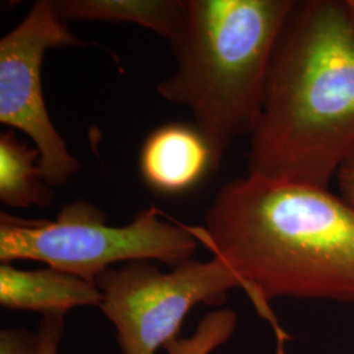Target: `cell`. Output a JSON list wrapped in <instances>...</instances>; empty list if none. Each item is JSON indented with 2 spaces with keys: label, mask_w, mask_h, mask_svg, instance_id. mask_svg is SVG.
I'll list each match as a JSON object with an SVG mask.
<instances>
[{
  "label": "cell",
  "mask_w": 354,
  "mask_h": 354,
  "mask_svg": "<svg viewBox=\"0 0 354 354\" xmlns=\"http://www.w3.org/2000/svg\"><path fill=\"white\" fill-rule=\"evenodd\" d=\"M190 230L235 273L279 353L289 335L273 299L354 304V206L328 188L248 174L223 185Z\"/></svg>",
  "instance_id": "6da1fadb"
},
{
  "label": "cell",
  "mask_w": 354,
  "mask_h": 354,
  "mask_svg": "<svg viewBox=\"0 0 354 354\" xmlns=\"http://www.w3.org/2000/svg\"><path fill=\"white\" fill-rule=\"evenodd\" d=\"M150 206L125 226H111L102 209L86 200L66 203L54 221L0 214V261H39L93 282L118 263L158 260L175 268L201 243L190 226L163 219Z\"/></svg>",
  "instance_id": "277c9868"
},
{
  "label": "cell",
  "mask_w": 354,
  "mask_h": 354,
  "mask_svg": "<svg viewBox=\"0 0 354 354\" xmlns=\"http://www.w3.org/2000/svg\"><path fill=\"white\" fill-rule=\"evenodd\" d=\"M336 183L342 198L354 206V156L339 171Z\"/></svg>",
  "instance_id": "5bb4252c"
},
{
  "label": "cell",
  "mask_w": 354,
  "mask_h": 354,
  "mask_svg": "<svg viewBox=\"0 0 354 354\" xmlns=\"http://www.w3.org/2000/svg\"><path fill=\"white\" fill-rule=\"evenodd\" d=\"M84 45L53 0L36 1L21 23L0 39V124L23 131L35 143L50 187L64 185L80 163L51 122L42 93V61L53 49Z\"/></svg>",
  "instance_id": "8992f818"
},
{
  "label": "cell",
  "mask_w": 354,
  "mask_h": 354,
  "mask_svg": "<svg viewBox=\"0 0 354 354\" xmlns=\"http://www.w3.org/2000/svg\"><path fill=\"white\" fill-rule=\"evenodd\" d=\"M57 7L68 21L131 23L172 42L184 23V0H59Z\"/></svg>",
  "instance_id": "9c48e42d"
},
{
  "label": "cell",
  "mask_w": 354,
  "mask_h": 354,
  "mask_svg": "<svg viewBox=\"0 0 354 354\" xmlns=\"http://www.w3.org/2000/svg\"><path fill=\"white\" fill-rule=\"evenodd\" d=\"M0 354H38L37 333L20 328L1 329Z\"/></svg>",
  "instance_id": "4fadbf2b"
},
{
  "label": "cell",
  "mask_w": 354,
  "mask_h": 354,
  "mask_svg": "<svg viewBox=\"0 0 354 354\" xmlns=\"http://www.w3.org/2000/svg\"><path fill=\"white\" fill-rule=\"evenodd\" d=\"M344 4H345L346 12H348L349 20H351L354 29V0H344Z\"/></svg>",
  "instance_id": "9a60e30c"
},
{
  "label": "cell",
  "mask_w": 354,
  "mask_h": 354,
  "mask_svg": "<svg viewBox=\"0 0 354 354\" xmlns=\"http://www.w3.org/2000/svg\"><path fill=\"white\" fill-rule=\"evenodd\" d=\"M140 171L150 189L174 196L193 189L216 169L213 151L200 130L171 122L155 129L143 142Z\"/></svg>",
  "instance_id": "52a82bcc"
},
{
  "label": "cell",
  "mask_w": 354,
  "mask_h": 354,
  "mask_svg": "<svg viewBox=\"0 0 354 354\" xmlns=\"http://www.w3.org/2000/svg\"><path fill=\"white\" fill-rule=\"evenodd\" d=\"M102 291L100 310L112 322L121 354H156L177 339L180 327L197 304L219 306L228 291L241 289L230 266L213 256L190 259L162 272L149 261L112 266L95 281Z\"/></svg>",
  "instance_id": "5b68a950"
},
{
  "label": "cell",
  "mask_w": 354,
  "mask_h": 354,
  "mask_svg": "<svg viewBox=\"0 0 354 354\" xmlns=\"http://www.w3.org/2000/svg\"><path fill=\"white\" fill-rule=\"evenodd\" d=\"M250 137L248 174L329 188L354 156V29L344 1H295Z\"/></svg>",
  "instance_id": "7a4b0ae2"
},
{
  "label": "cell",
  "mask_w": 354,
  "mask_h": 354,
  "mask_svg": "<svg viewBox=\"0 0 354 354\" xmlns=\"http://www.w3.org/2000/svg\"><path fill=\"white\" fill-rule=\"evenodd\" d=\"M184 6L181 30L169 42L176 70L156 92L189 109L218 169L231 145L252 131L295 0H184Z\"/></svg>",
  "instance_id": "3957f363"
},
{
  "label": "cell",
  "mask_w": 354,
  "mask_h": 354,
  "mask_svg": "<svg viewBox=\"0 0 354 354\" xmlns=\"http://www.w3.org/2000/svg\"><path fill=\"white\" fill-rule=\"evenodd\" d=\"M238 326V315L231 308H221L206 314L198 322L193 335L167 342V354H212L225 345Z\"/></svg>",
  "instance_id": "8fae6325"
},
{
  "label": "cell",
  "mask_w": 354,
  "mask_h": 354,
  "mask_svg": "<svg viewBox=\"0 0 354 354\" xmlns=\"http://www.w3.org/2000/svg\"><path fill=\"white\" fill-rule=\"evenodd\" d=\"M96 283L54 268L23 270L10 263L0 266V304L8 310L66 315L82 306L100 307Z\"/></svg>",
  "instance_id": "ba28073f"
},
{
  "label": "cell",
  "mask_w": 354,
  "mask_h": 354,
  "mask_svg": "<svg viewBox=\"0 0 354 354\" xmlns=\"http://www.w3.org/2000/svg\"><path fill=\"white\" fill-rule=\"evenodd\" d=\"M39 152L12 130L0 134V201L16 209L48 207L54 192L42 175Z\"/></svg>",
  "instance_id": "30bf717a"
},
{
  "label": "cell",
  "mask_w": 354,
  "mask_h": 354,
  "mask_svg": "<svg viewBox=\"0 0 354 354\" xmlns=\"http://www.w3.org/2000/svg\"><path fill=\"white\" fill-rule=\"evenodd\" d=\"M64 315H45L38 326V354H58L64 337Z\"/></svg>",
  "instance_id": "7c38bea8"
}]
</instances>
